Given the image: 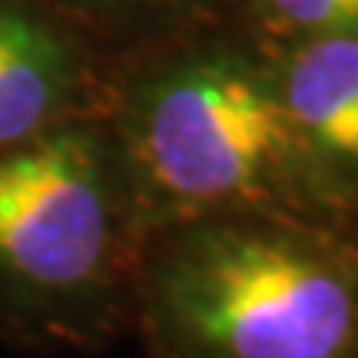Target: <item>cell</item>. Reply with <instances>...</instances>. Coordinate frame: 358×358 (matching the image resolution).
<instances>
[{
    "label": "cell",
    "mask_w": 358,
    "mask_h": 358,
    "mask_svg": "<svg viewBox=\"0 0 358 358\" xmlns=\"http://www.w3.org/2000/svg\"><path fill=\"white\" fill-rule=\"evenodd\" d=\"M100 123L146 236L229 213H308L335 192L295 136L272 66L243 53H189L110 83Z\"/></svg>",
    "instance_id": "7a4b0ae2"
},
{
    "label": "cell",
    "mask_w": 358,
    "mask_h": 358,
    "mask_svg": "<svg viewBox=\"0 0 358 358\" xmlns=\"http://www.w3.org/2000/svg\"><path fill=\"white\" fill-rule=\"evenodd\" d=\"M57 10H64L70 20H77L80 27H106L120 24V20H133L143 13H153L159 7H173L179 0H50Z\"/></svg>",
    "instance_id": "52a82bcc"
},
{
    "label": "cell",
    "mask_w": 358,
    "mask_h": 358,
    "mask_svg": "<svg viewBox=\"0 0 358 358\" xmlns=\"http://www.w3.org/2000/svg\"><path fill=\"white\" fill-rule=\"evenodd\" d=\"M272 73L319 176L335 192L358 186V34L295 40Z\"/></svg>",
    "instance_id": "5b68a950"
},
{
    "label": "cell",
    "mask_w": 358,
    "mask_h": 358,
    "mask_svg": "<svg viewBox=\"0 0 358 358\" xmlns=\"http://www.w3.org/2000/svg\"><path fill=\"white\" fill-rule=\"evenodd\" d=\"M133 319L159 358H358V245L295 209L146 236Z\"/></svg>",
    "instance_id": "6da1fadb"
},
{
    "label": "cell",
    "mask_w": 358,
    "mask_h": 358,
    "mask_svg": "<svg viewBox=\"0 0 358 358\" xmlns=\"http://www.w3.org/2000/svg\"><path fill=\"white\" fill-rule=\"evenodd\" d=\"M146 229L100 120L0 150V335L87 348L133 319Z\"/></svg>",
    "instance_id": "3957f363"
},
{
    "label": "cell",
    "mask_w": 358,
    "mask_h": 358,
    "mask_svg": "<svg viewBox=\"0 0 358 358\" xmlns=\"http://www.w3.org/2000/svg\"><path fill=\"white\" fill-rule=\"evenodd\" d=\"M256 13L266 30L292 43L325 34H358V0H256Z\"/></svg>",
    "instance_id": "8992f818"
},
{
    "label": "cell",
    "mask_w": 358,
    "mask_h": 358,
    "mask_svg": "<svg viewBox=\"0 0 358 358\" xmlns=\"http://www.w3.org/2000/svg\"><path fill=\"white\" fill-rule=\"evenodd\" d=\"M106 87L87 27L50 0H0V150L100 120Z\"/></svg>",
    "instance_id": "277c9868"
}]
</instances>
